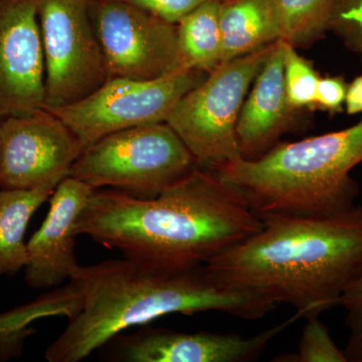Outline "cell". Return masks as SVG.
Returning a JSON list of instances; mask_svg holds the SVG:
<instances>
[{
  "label": "cell",
  "mask_w": 362,
  "mask_h": 362,
  "mask_svg": "<svg viewBox=\"0 0 362 362\" xmlns=\"http://www.w3.org/2000/svg\"><path fill=\"white\" fill-rule=\"evenodd\" d=\"M362 300V278L358 282L356 283L351 288L343 295L341 300H340L339 305L345 306L354 303V302L361 301Z\"/></svg>",
  "instance_id": "26"
},
{
  "label": "cell",
  "mask_w": 362,
  "mask_h": 362,
  "mask_svg": "<svg viewBox=\"0 0 362 362\" xmlns=\"http://www.w3.org/2000/svg\"><path fill=\"white\" fill-rule=\"evenodd\" d=\"M347 87L349 85L340 76L320 77L317 85L313 109H320L332 114L341 112L343 105L345 104Z\"/></svg>",
  "instance_id": "23"
},
{
  "label": "cell",
  "mask_w": 362,
  "mask_h": 362,
  "mask_svg": "<svg viewBox=\"0 0 362 362\" xmlns=\"http://www.w3.org/2000/svg\"><path fill=\"white\" fill-rule=\"evenodd\" d=\"M263 221L238 188L214 169L197 168L152 199L93 190L76 233L152 268L206 265L259 232Z\"/></svg>",
  "instance_id": "1"
},
{
  "label": "cell",
  "mask_w": 362,
  "mask_h": 362,
  "mask_svg": "<svg viewBox=\"0 0 362 362\" xmlns=\"http://www.w3.org/2000/svg\"><path fill=\"white\" fill-rule=\"evenodd\" d=\"M220 26L221 63L257 51L281 37L274 0H221Z\"/></svg>",
  "instance_id": "15"
},
{
  "label": "cell",
  "mask_w": 362,
  "mask_h": 362,
  "mask_svg": "<svg viewBox=\"0 0 362 362\" xmlns=\"http://www.w3.org/2000/svg\"><path fill=\"white\" fill-rule=\"evenodd\" d=\"M204 266L218 284L291 305L307 318L339 305L362 278V206L325 216H270Z\"/></svg>",
  "instance_id": "2"
},
{
  "label": "cell",
  "mask_w": 362,
  "mask_h": 362,
  "mask_svg": "<svg viewBox=\"0 0 362 362\" xmlns=\"http://www.w3.org/2000/svg\"><path fill=\"white\" fill-rule=\"evenodd\" d=\"M77 306L66 329L45 350L49 362H78L134 326L169 315L223 312L258 320L278 306L218 284L204 266L187 271L152 268L127 258L77 267L70 278Z\"/></svg>",
  "instance_id": "3"
},
{
  "label": "cell",
  "mask_w": 362,
  "mask_h": 362,
  "mask_svg": "<svg viewBox=\"0 0 362 362\" xmlns=\"http://www.w3.org/2000/svg\"><path fill=\"white\" fill-rule=\"evenodd\" d=\"M148 11L157 18L177 25L187 14L211 0H123Z\"/></svg>",
  "instance_id": "22"
},
{
  "label": "cell",
  "mask_w": 362,
  "mask_h": 362,
  "mask_svg": "<svg viewBox=\"0 0 362 362\" xmlns=\"http://www.w3.org/2000/svg\"><path fill=\"white\" fill-rule=\"evenodd\" d=\"M37 0H0V124L45 109Z\"/></svg>",
  "instance_id": "11"
},
{
  "label": "cell",
  "mask_w": 362,
  "mask_h": 362,
  "mask_svg": "<svg viewBox=\"0 0 362 362\" xmlns=\"http://www.w3.org/2000/svg\"><path fill=\"white\" fill-rule=\"evenodd\" d=\"M337 0H274L281 37L294 47H306L329 30Z\"/></svg>",
  "instance_id": "18"
},
{
  "label": "cell",
  "mask_w": 362,
  "mask_h": 362,
  "mask_svg": "<svg viewBox=\"0 0 362 362\" xmlns=\"http://www.w3.org/2000/svg\"><path fill=\"white\" fill-rule=\"evenodd\" d=\"M59 182L30 189L0 190V277L13 276L28 262L25 233L28 223Z\"/></svg>",
  "instance_id": "16"
},
{
  "label": "cell",
  "mask_w": 362,
  "mask_h": 362,
  "mask_svg": "<svg viewBox=\"0 0 362 362\" xmlns=\"http://www.w3.org/2000/svg\"><path fill=\"white\" fill-rule=\"evenodd\" d=\"M297 354L276 357L280 362H347L343 349H338L327 326L318 316L307 317Z\"/></svg>",
  "instance_id": "20"
},
{
  "label": "cell",
  "mask_w": 362,
  "mask_h": 362,
  "mask_svg": "<svg viewBox=\"0 0 362 362\" xmlns=\"http://www.w3.org/2000/svg\"><path fill=\"white\" fill-rule=\"evenodd\" d=\"M220 6L207 1L176 25L182 68L209 74L221 63Z\"/></svg>",
  "instance_id": "17"
},
{
  "label": "cell",
  "mask_w": 362,
  "mask_h": 362,
  "mask_svg": "<svg viewBox=\"0 0 362 362\" xmlns=\"http://www.w3.org/2000/svg\"><path fill=\"white\" fill-rule=\"evenodd\" d=\"M302 318L288 320L252 337L235 333L180 332L147 328L133 335H117L116 357L126 362H250L258 361L269 343ZM112 339V340H113Z\"/></svg>",
  "instance_id": "12"
},
{
  "label": "cell",
  "mask_w": 362,
  "mask_h": 362,
  "mask_svg": "<svg viewBox=\"0 0 362 362\" xmlns=\"http://www.w3.org/2000/svg\"><path fill=\"white\" fill-rule=\"evenodd\" d=\"M197 166L187 145L168 123L119 131L83 150L69 176L92 189L111 188L152 199Z\"/></svg>",
  "instance_id": "5"
},
{
  "label": "cell",
  "mask_w": 362,
  "mask_h": 362,
  "mask_svg": "<svg viewBox=\"0 0 362 362\" xmlns=\"http://www.w3.org/2000/svg\"><path fill=\"white\" fill-rule=\"evenodd\" d=\"M284 57V40H278L243 104L237 124L242 158L251 160L264 156L292 129L295 111L286 95Z\"/></svg>",
  "instance_id": "14"
},
{
  "label": "cell",
  "mask_w": 362,
  "mask_h": 362,
  "mask_svg": "<svg viewBox=\"0 0 362 362\" xmlns=\"http://www.w3.org/2000/svg\"><path fill=\"white\" fill-rule=\"evenodd\" d=\"M206 75L181 68L154 80L108 78L84 99L47 110L63 121L84 150L119 131L166 122L181 98Z\"/></svg>",
  "instance_id": "7"
},
{
  "label": "cell",
  "mask_w": 362,
  "mask_h": 362,
  "mask_svg": "<svg viewBox=\"0 0 362 362\" xmlns=\"http://www.w3.org/2000/svg\"><path fill=\"white\" fill-rule=\"evenodd\" d=\"M285 42L284 82L288 103L293 111L314 108L320 76L296 47Z\"/></svg>",
  "instance_id": "19"
},
{
  "label": "cell",
  "mask_w": 362,
  "mask_h": 362,
  "mask_svg": "<svg viewBox=\"0 0 362 362\" xmlns=\"http://www.w3.org/2000/svg\"><path fill=\"white\" fill-rule=\"evenodd\" d=\"M93 190L69 175L57 185L49 199V213L26 243L28 262L23 271L26 284L33 289H49L70 281L78 266L76 226Z\"/></svg>",
  "instance_id": "13"
},
{
  "label": "cell",
  "mask_w": 362,
  "mask_h": 362,
  "mask_svg": "<svg viewBox=\"0 0 362 362\" xmlns=\"http://www.w3.org/2000/svg\"><path fill=\"white\" fill-rule=\"evenodd\" d=\"M108 78L146 81L182 68L176 25L123 0H90Z\"/></svg>",
  "instance_id": "9"
},
{
  "label": "cell",
  "mask_w": 362,
  "mask_h": 362,
  "mask_svg": "<svg viewBox=\"0 0 362 362\" xmlns=\"http://www.w3.org/2000/svg\"><path fill=\"white\" fill-rule=\"evenodd\" d=\"M45 61V108L89 96L108 80L90 0H37Z\"/></svg>",
  "instance_id": "8"
},
{
  "label": "cell",
  "mask_w": 362,
  "mask_h": 362,
  "mask_svg": "<svg viewBox=\"0 0 362 362\" xmlns=\"http://www.w3.org/2000/svg\"><path fill=\"white\" fill-rule=\"evenodd\" d=\"M77 138L47 109L0 124V190L59 182L82 153Z\"/></svg>",
  "instance_id": "10"
},
{
  "label": "cell",
  "mask_w": 362,
  "mask_h": 362,
  "mask_svg": "<svg viewBox=\"0 0 362 362\" xmlns=\"http://www.w3.org/2000/svg\"><path fill=\"white\" fill-rule=\"evenodd\" d=\"M362 162V119L346 129L278 143L256 159L214 169L238 188L261 220L270 216H325L356 206Z\"/></svg>",
  "instance_id": "4"
},
{
  "label": "cell",
  "mask_w": 362,
  "mask_h": 362,
  "mask_svg": "<svg viewBox=\"0 0 362 362\" xmlns=\"http://www.w3.org/2000/svg\"><path fill=\"white\" fill-rule=\"evenodd\" d=\"M345 108L349 115L362 113V75L354 78L347 87Z\"/></svg>",
  "instance_id": "25"
},
{
  "label": "cell",
  "mask_w": 362,
  "mask_h": 362,
  "mask_svg": "<svg viewBox=\"0 0 362 362\" xmlns=\"http://www.w3.org/2000/svg\"><path fill=\"white\" fill-rule=\"evenodd\" d=\"M273 45L220 64L181 98L168 116L166 123L187 145L197 165L216 169L242 157L238 120Z\"/></svg>",
  "instance_id": "6"
},
{
  "label": "cell",
  "mask_w": 362,
  "mask_h": 362,
  "mask_svg": "<svg viewBox=\"0 0 362 362\" xmlns=\"http://www.w3.org/2000/svg\"><path fill=\"white\" fill-rule=\"evenodd\" d=\"M329 30L337 33L351 51L362 59V0H337Z\"/></svg>",
  "instance_id": "21"
},
{
  "label": "cell",
  "mask_w": 362,
  "mask_h": 362,
  "mask_svg": "<svg viewBox=\"0 0 362 362\" xmlns=\"http://www.w3.org/2000/svg\"><path fill=\"white\" fill-rule=\"evenodd\" d=\"M343 307L347 311L345 324L349 331L343 351L347 362H362V300Z\"/></svg>",
  "instance_id": "24"
}]
</instances>
